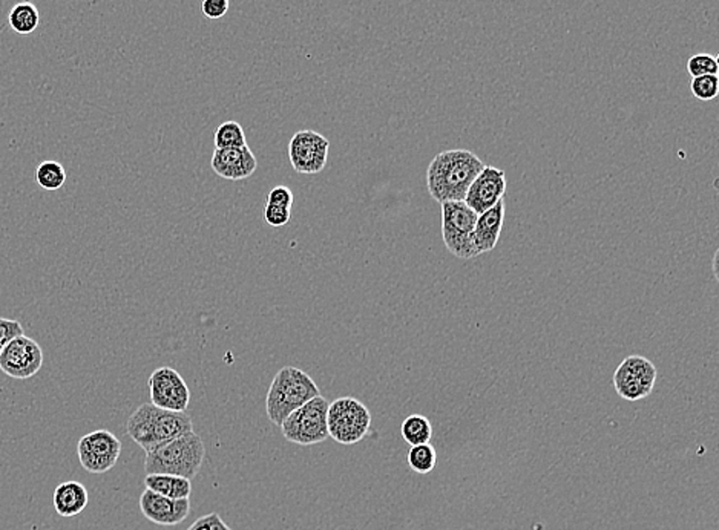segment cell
Here are the masks:
<instances>
[{"instance_id": "obj_1", "label": "cell", "mask_w": 719, "mask_h": 530, "mask_svg": "<svg viewBox=\"0 0 719 530\" xmlns=\"http://www.w3.org/2000/svg\"><path fill=\"white\" fill-rule=\"evenodd\" d=\"M487 166L471 150H445L432 158L426 171V188L438 203L464 201L477 175Z\"/></svg>"}, {"instance_id": "obj_2", "label": "cell", "mask_w": 719, "mask_h": 530, "mask_svg": "<svg viewBox=\"0 0 719 530\" xmlns=\"http://www.w3.org/2000/svg\"><path fill=\"white\" fill-rule=\"evenodd\" d=\"M192 430V419L188 413L167 411L152 404L139 406L126 422L127 436L144 453H149L154 447Z\"/></svg>"}, {"instance_id": "obj_3", "label": "cell", "mask_w": 719, "mask_h": 530, "mask_svg": "<svg viewBox=\"0 0 719 530\" xmlns=\"http://www.w3.org/2000/svg\"><path fill=\"white\" fill-rule=\"evenodd\" d=\"M205 457V443L192 430L146 453L144 472L177 475L192 480L199 474Z\"/></svg>"}, {"instance_id": "obj_4", "label": "cell", "mask_w": 719, "mask_h": 530, "mask_svg": "<svg viewBox=\"0 0 719 530\" xmlns=\"http://www.w3.org/2000/svg\"><path fill=\"white\" fill-rule=\"evenodd\" d=\"M318 396H321V391L305 371L296 366H284L273 377L267 392V417L273 425L281 426L295 409Z\"/></svg>"}, {"instance_id": "obj_5", "label": "cell", "mask_w": 719, "mask_h": 530, "mask_svg": "<svg viewBox=\"0 0 719 530\" xmlns=\"http://www.w3.org/2000/svg\"><path fill=\"white\" fill-rule=\"evenodd\" d=\"M477 213L465 201L442 203V237L449 253L459 260L477 258L474 227Z\"/></svg>"}, {"instance_id": "obj_6", "label": "cell", "mask_w": 719, "mask_h": 530, "mask_svg": "<svg viewBox=\"0 0 719 530\" xmlns=\"http://www.w3.org/2000/svg\"><path fill=\"white\" fill-rule=\"evenodd\" d=\"M328 437L341 445L362 442L371 430V414L366 405L354 398H339L328 404Z\"/></svg>"}, {"instance_id": "obj_7", "label": "cell", "mask_w": 719, "mask_h": 530, "mask_svg": "<svg viewBox=\"0 0 719 530\" xmlns=\"http://www.w3.org/2000/svg\"><path fill=\"white\" fill-rule=\"evenodd\" d=\"M327 411L328 402L322 396L313 398L307 404L295 409L287 419L282 422L281 432L286 440L299 446H311L326 442L328 438L327 430Z\"/></svg>"}, {"instance_id": "obj_8", "label": "cell", "mask_w": 719, "mask_h": 530, "mask_svg": "<svg viewBox=\"0 0 719 530\" xmlns=\"http://www.w3.org/2000/svg\"><path fill=\"white\" fill-rule=\"evenodd\" d=\"M657 376L658 373L650 360L642 356H629L615 371V391L629 402L642 400L650 396Z\"/></svg>"}, {"instance_id": "obj_9", "label": "cell", "mask_w": 719, "mask_h": 530, "mask_svg": "<svg viewBox=\"0 0 719 530\" xmlns=\"http://www.w3.org/2000/svg\"><path fill=\"white\" fill-rule=\"evenodd\" d=\"M122 454V442L106 430L89 432L78 440V462L89 474H105L116 466Z\"/></svg>"}, {"instance_id": "obj_10", "label": "cell", "mask_w": 719, "mask_h": 530, "mask_svg": "<svg viewBox=\"0 0 719 530\" xmlns=\"http://www.w3.org/2000/svg\"><path fill=\"white\" fill-rule=\"evenodd\" d=\"M330 141L321 133L305 129L295 133L288 143V158L295 172L316 175L324 171L328 160Z\"/></svg>"}, {"instance_id": "obj_11", "label": "cell", "mask_w": 719, "mask_h": 530, "mask_svg": "<svg viewBox=\"0 0 719 530\" xmlns=\"http://www.w3.org/2000/svg\"><path fill=\"white\" fill-rule=\"evenodd\" d=\"M44 365V349L31 337L12 339L0 353V370L12 379H31L39 373Z\"/></svg>"}, {"instance_id": "obj_12", "label": "cell", "mask_w": 719, "mask_h": 530, "mask_svg": "<svg viewBox=\"0 0 719 530\" xmlns=\"http://www.w3.org/2000/svg\"><path fill=\"white\" fill-rule=\"evenodd\" d=\"M149 387L150 404L158 408L186 413L190 404V391L188 383L178 371L171 366L157 368L148 381Z\"/></svg>"}, {"instance_id": "obj_13", "label": "cell", "mask_w": 719, "mask_h": 530, "mask_svg": "<svg viewBox=\"0 0 719 530\" xmlns=\"http://www.w3.org/2000/svg\"><path fill=\"white\" fill-rule=\"evenodd\" d=\"M506 192V173L494 166H485L473 181L464 201L481 215L502 201Z\"/></svg>"}, {"instance_id": "obj_14", "label": "cell", "mask_w": 719, "mask_h": 530, "mask_svg": "<svg viewBox=\"0 0 719 530\" xmlns=\"http://www.w3.org/2000/svg\"><path fill=\"white\" fill-rule=\"evenodd\" d=\"M140 509L141 514L149 519L150 523L158 526H175L183 523L190 512V500L189 498L165 497L157 492L146 491L140 497Z\"/></svg>"}, {"instance_id": "obj_15", "label": "cell", "mask_w": 719, "mask_h": 530, "mask_svg": "<svg viewBox=\"0 0 719 530\" xmlns=\"http://www.w3.org/2000/svg\"><path fill=\"white\" fill-rule=\"evenodd\" d=\"M211 166L218 177L239 181L254 175L258 161L249 146H243L230 149H215L212 155Z\"/></svg>"}, {"instance_id": "obj_16", "label": "cell", "mask_w": 719, "mask_h": 530, "mask_svg": "<svg viewBox=\"0 0 719 530\" xmlns=\"http://www.w3.org/2000/svg\"><path fill=\"white\" fill-rule=\"evenodd\" d=\"M505 221V203L504 199L498 201L497 205L491 209L483 212L477 216L476 227H474V245H476L477 254L489 253L496 249L502 227Z\"/></svg>"}, {"instance_id": "obj_17", "label": "cell", "mask_w": 719, "mask_h": 530, "mask_svg": "<svg viewBox=\"0 0 719 530\" xmlns=\"http://www.w3.org/2000/svg\"><path fill=\"white\" fill-rule=\"evenodd\" d=\"M53 502L57 514L63 518H71L82 514L88 506V489L78 481H65L56 487Z\"/></svg>"}, {"instance_id": "obj_18", "label": "cell", "mask_w": 719, "mask_h": 530, "mask_svg": "<svg viewBox=\"0 0 719 530\" xmlns=\"http://www.w3.org/2000/svg\"><path fill=\"white\" fill-rule=\"evenodd\" d=\"M144 486L149 491L157 492L165 497L182 498L190 497L192 494V483L184 477L166 474H148L144 478Z\"/></svg>"}, {"instance_id": "obj_19", "label": "cell", "mask_w": 719, "mask_h": 530, "mask_svg": "<svg viewBox=\"0 0 719 530\" xmlns=\"http://www.w3.org/2000/svg\"><path fill=\"white\" fill-rule=\"evenodd\" d=\"M8 25L19 36H28L39 28V10L31 2H20L8 14Z\"/></svg>"}, {"instance_id": "obj_20", "label": "cell", "mask_w": 719, "mask_h": 530, "mask_svg": "<svg viewBox=\"0 0 719 530\" xmlns=\"http://www.w3.org/2000/svg\"><path fill=\"white\" fill-rule=\"evenodd\" d=\"M400 434L409 446L430 443L432 437V422L425 415L411 414L402 422Z\"/></svg>"}, {"instance_id": "obj_21", "label": "cell", "mask_w": 719, "mask_h": 530, "mask_svg": "<svg viewBox=\"0 0 719 530\" xmlns=\"http://www.w3.org/2000/svg\"><path fill=\"white\" fill-rule=\"evenodd\" d=\"M34 178H36V182L39 184L40 188L48 190V192H56V190H61L65 186L67 172H65V167L61 166V163L46 160L37 166V169L34 172Z\"/></svg>"}, {"instance_id": "obj_22", "label": "cell", "mask_w": 719, "mask_h": 530, "mask_svg": "<svg viewBox=\"0 0 719 530\" xmlns=\"http://www.w3.org/2000/svg\"><path fill=\"white\" fill-rule=\"evenodd\" d=\"M407 462H408L409 470L416 474H430L438 466V451L432 443L416 445V446L409 447Z\"/></svg>"}, {"instance_id": "obj_23", "label": "cell", "mask_w": 719, "mask_h": 530, "mask_svg": "<svg viewBox=\"0 0 719 530\" xmlns=\"http://www.w3.org/2000/svg\"><path fill=\"white\" fill-rule=\"evenodd\" d=\"M214 140H215L216 149H230V148L247 146L243 126L237 122H226L220 124L215 131Z\"/></svg>"}, {"instance_id": "obj_24", "label": "cell", "mask_w": 719, "mask_h": 530, "mask_svg": "<svg viewBox=\"0 0 719 530\" xmlns=\"http://www.w3.org/2000/svg\"><path fill=\"white\" fill-rule=\"evenodd\" d=\"M691 94L698 100L703 101H710V100L716 99L719 94V78L718 76H699V77L691 78Z\"/></svg>"}, {"instance_id": "obj_25", "label": "cell", "mask_w": 719, "mask_h": 530, "mask_svg": "<svg viewBox=\"0 0 719 530\" xmlns=\"http://www.w3.org/2000/svg\"><path fill=\"white\" fill-rule=\"evenodd\" d=\"M687 71L691 74V78L699 77V76H718V59L712 54H706V52L695 54L687 63Z\"/></svg>"}, {"instance_id": "obj_26", "label": "cell", "mask_w": 719, "mask_h": 530, "mask_svg": "<svg viewBox=\"0 0 719 530\" xmlns=\"http://www.w3.org/2000/svg\"><path fill=\"white\" fill-rule=\"evenodd\" d=\"M25 334L23 325L14 319H5L0 317V353L5 349L6 345L12 342V339Z\"/></svg>"}, {"instance_id": "obj_27", "label": "cell", "mask_w": 719, "mask_h": 530, "mask_svg": "<svg viewBox=\"0 0 719 530\" xmlns=\"http://www.w3.org/2000/svg\"><path fill=\"white\" fill-rule=\"evenodd\" d=\"M292 218V209L279 207V205H267L264 209V220L271 227H284Z\"/></svg>"}, {"instance_id": "obj_28", "label": "cell", "mask_w": 719, "mask_h": 530, "mask_svg": "<svg viewBox=\"0 0 719 530\" xmlns=\"http://www.w3.org/2000/svg\"><path fill=\"white\" fill-rule=\"evenodd\" d=\"M230 8V0H203L201 12L211 20H220Z\"/></svg>"}, {"instance_id": "obj_29", "label": "cell", "mask_w": 719, "mask_h": 530, "mask_svg": "<svg viewBox=\"0 0 719 530\" xmlns=\"http://www.w3.org/2000/svg\"><path fill=\"white\" fill-rule=\"evenodd\" d=\"M294 203V192L287 186H277V188L271 189L267 197V205H279L286 209H292Z\"/></svg>"}, {"instance_id": "obj_30", "label": "cell", "mask_w": 719, "mask_h": 530, "mask_svg": "<svg viewBox=\"0 0 719 530\" xmlns=\"http://www.w3.org/2000/svg\"><path fill=\"white\" fill-rule=\"evenodd\" d=\"M188 530H232L222 521L220 515L212 512L197 519Z\"/></svg>"}]
</instances>
